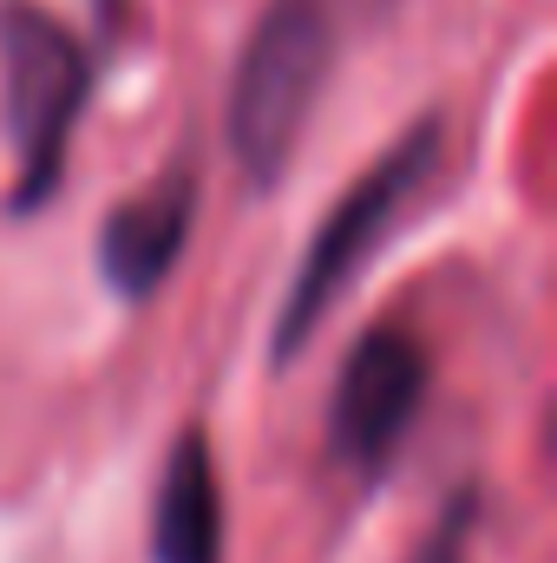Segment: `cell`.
<instances>
[{
    "label": "cell",
    "instance_id": "6da1fadb",
    "mask_svg": "<svg viewBox=\"0 0 557 563\" xmlns=\"http://www.w3.org/2000/svg\"><path fill=\"white\" fill-rule=\"evenodd\" d=\"M374 7L387 0H270L263 7L230 79V151L256 190H270L288 170L354 20Z\"/></svg>",
    "mask_w": 557,
    "mask_h": 563
},
{
    "label": "cell",
    "instance_id": "7a4b0ae2",
    "mask_svg": "<svg viewBox=\"0 0 557 563\" xmlns=\"http://www.w3.org/2000/svg\"><path fill=\"white\" fill-rule=\"evenodd\" d=\"M433 170H439V119H419L414 132H401V139L335 197V210L321 217L302 269L288 282V301H282V321H276V361H288L321 328V314L361 282V269L374 263V250L407 217V203L426 190Z\"/></svg>",
    "mask_w": 557,
    "mask_h": 563
},
{
    "label": "cell",
    "instance_id": "3957f363",
    "mask_svg": "<svg viewBox=\"0 0 557 563\" xmlns=\"http://www.w3.org/2000/svg\"><path fill=\"white\" fill-rule=\"evenodd\" d=\"M0 66H7V132L20 151V177H13V210H40L66 170V144L86 112V86H92V59L79 46L73 26H59L53 13L7 0L0 7Z\"/></svg>",
    "mask_w": 557,
    "mask_h": 563
},
{
    "label": "cell",
    "instance_id": "277c9868",
    "mask_svg": "<svg viewBox=\"0 0 557 563\" xmlns=\"http://www.w3.org/2000/svg\"><path fill=\"white\" fill-rule=\"evenodd\" d=\"M419 400H426V354L414 334H401V328L361 334L335 380V400H328L335 459L354 465L361 478H381L387 459L401 452V439L414 432Z\"/></svg>",
    "mask_w": 557,
    "mask_h": 563
},
{
    "label": "cell",
    "instance_id": "5b68a950",
    "mask_svg": "<svg viewBox=\"0 0 557 563\" xmlns=\"http://www.w3.org/2000/svg\"><path fill=\"white\" fill-rule=\"evenodd\" d=\"M190 223H197V170H171L151 190L125 197L106 217V236H99V269H106V282L125 301L157 295L164 276L177 269L184 243H190Z\"/></svg>",
    "mask_w": 557,
    "mask_h": 563
},
{
    "label": "cell",
    "instance_id": "8992f818",
    "mask_svg": "<svg viewBox=\"0 0 557 563\" xmlns=\"http://www.w3.org/2000/svg\"><path fill=\"white\" fill-rule=\"evenodd\" d=\"M151 551L157 563H223V498H217V465H210L204 432H184L171 445L157 518H151Z\"/></svg>",
    "mask_w": 557,
    "mask_h": 563
},
{
    "label": "cell",
    "instance_id": "52a82bcc",
    "mask_svg": "<svg viewBox=\"0 0 557 563\" xmlns=\"http://www.w3.org/2000/svg\"><path fill=\"white\" fill-rule=\"evenodd\" d=\"M466 525H472V498H459V505H446V518H439V531L419 544L414 563H466Z\"/></svg>",
    "mask_w": 557,
    "mask_h": 563
}]
</instances>
